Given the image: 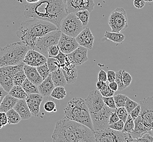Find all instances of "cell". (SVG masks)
Masks as SVG:
<instances>
[{"mask_svg": "<svg viewBox=\"0 0 153 142\" xmlns=\"http://www.w3.org/2000/svg\"><path fill=\"white\" fill-rule=\"evenodd\" d=\"M64 119L76 137L77 142H95L94 132L88 127L74 121Z\"/></svg>", "mask_w": 153, "mask_h": 142, "instance_id": "obj_10", "label": "cell"}, {"mask_svg": "<svg viewBox=\"0 0 153 142\" xmlns=\"http://www.w3.org/2000/svg\"><path fill=\"white\" fill-rule=\"evenodd\" d=\"M98 80L102 81H107V73L105 71L100 70L99 71V73L98 74Z\"/></svg>", "mask_w": 153, "mask_h": 142, "instance_id": "obj_54", "label": "cell"}, {"mask_svg": "<svg viewBox=\"0 0 153 142\" xmlns=\"http://www.w3.org/2000/svg\"><path fill=\"white\" fill-rule=\"evenodd\" d=\"M7 94H8V93H7L6 91L3 89V87L0 85V103L4 98V97L6 96Z\"/></svg>", "mask_w": 153, "mask_h": 142, "instance_id": "obj_58", "label": "cell"}, {"mask_svg": "<svg viewBox=\"0 0 153 142\" xmlns=\"http://www.w3.org/2000/svg\"><path fill=\"white\" fill-rule=\"evenodd\" d=\"M66 10L68 14L82 10L83 0H65Z\"/></svg>", "mask_w": 153, "mask_h": 142, "instance_id": "obj_25", "label": "cell"}, {"mask_svg": "<svg viewBox=\"0 0 153 142\" xmlns=\"http://www.w3.org/2000/svg\"><path fill=\"white\" fill-rule=\"evenodd\" d=\"M26 78V75L25 73L24 68L18 71L13 77L14 84L16 85H22L25 79Z\"/></svg>", "mask_w": 153, "mask_h": 142, "instance_id": "obj_33", "label": "cell"}, {"mask_svg": "<svg viewBox=\"0 0 153 142\" xmlns=\"http://www.w3.org/2000/svg\"><path fill=\"white\" fill-rule=\"evenodd\" d=\"M0 85L3 87V89L7 93H9V91L14 85L12 77H0Z\"/></svg>", "mask_w": 153, "mask_h": 142, "instance_id": "obj_29", "label": "cell"}, {"mask_svg": "<svg viewBox=\"0 0 153 142\" xmlns=\"http://www.w3.org/2000/svg\"><path fill=\"white\" fill-rule=\"evenodd\" d=\"M122 74L123 81V83L124 84L126 87L130 86L132 80V78L131 75L129 74L128 72H127L125 70H122Z\"/></svg>", "mask_w": 153, "mask_h": 142, "instance_id": "obj_41", "label": "cell"}, {"mask_svg": "<svg viewBox=\"0 0 153 142\" xmlns=\"http://www.w3.org/2000/svg\"><path fill=\"white\" fill-rule=\"evenodd\" d=\"M135 127L133 131L130 133L133 139L141 138L145 133H148V131L144 125L143 121L140 115H139L135 120Z\"/></svg>", "mask_w": 153, "mask_h": 142, "instance_id": "obj_22", "label": "cell"}, {"mask_svg": "<svg viewBox=\"0 0 153 142\" xmlns=\"http://www.w3.org/2000/svg\"><path fill=\"white\" fill-rule=\"evenodd\" d=\"M58 29L55 25L50 22L31 19V20L22 22L16 34L22 42L32 49H34L37 38Z\"/></svg>", "mask_w": 153, "mask_h": 142, "instance_id": "obj_2", "label": "cell"}, {"mask_svg": "<svg viewBox=\"0 0 153 142\" xmlns=\"http://www.w3.org/2000/svg\"><path fill=\"white\" fill-rule=\"evenodd\" d=\"M107 81L108 83L115 81L116 72L113 71H108L107 72Z\"/></svg>", "mask_w": 153, "mask_h": 142, "instance_id": "obj_55", "label": "cell"}, {"mask_svg": "<svg viewBox=\"0 0 153 142\" xmlns=\"http://www.w3.org/2000/svg\"><path fill=\"white\" fill-rule=\"evenodd\" d=\"M108 23L112 32H122L128 27V19L126 10L117 8L112 11L108 19Z\"/></svg>", "mask_w": 153, "mask_h": 142, "instance_id": "obj_9", "label": "cell"}, {"mask_svg": "<svg viewBox=\"0 0 153 142\" xmlns=\"http://www.w3.org/2000/svg\"><path fill=\"white\" fill-rule=\"evenodd\" d=\"M8 93L18 99H26L27 96V94L25 91L22 85H14Z\"/></svg>", "mask_w": 153, "mask_h": 142, "instance_id": "obj_27", "label": "cell"}, {"mask_svg": "<svg viewBox=\"0 0 153 142\" xmlns=\"http://www.w3.org/2000/svg\"><path fill=\"white\" fill-rule=\"evenodd\" d=\"M28 3H35L39 1L40 0H26Z\"/></svg>", "mask_w": 153, "mask_h": 142, "instance_id": "obj_59", "label": "cell"}, {"mask_svg": "<svg viewBox=\"0 0 153 142\" xmlns=\"http://www.w3.org/2000/svg\"><path fill=\"white\" fill-rule=\"evenodd\" d=\"M8 124L6 113L0 111V129Z\"/></svg>", "mask_w": 153, "mask_h": 142, "instance_id": "obj_49", "label": "cell"}, {"mask_svg": "<svg viewBox=\"0 0 153 142\" xmlns=\"http://www.w3.org/2000/svg\"><path fill=\"white\" fill-rule=\"evenodd\" d=\"M139 103L137 102H135L134 101L132 100L131 99H130L128 97H127L126 99V104L124 107L126 108L128 113L130 114V112L134 109V108L138 105Z\"/></svg>", "mask_w": 153, "mask_h": 142, "instance_id": "obj_40", "label": "cell"}, {"mask_svg": "<svg viewBox=\"0 0 153 142\" xmlns=\"http://www.w3.org/2000/svg\"><path fill=\"white\" fill-rule=\"evenodd\" d=\"M134 127H135L134 120L132 119L130 115L129 114L126 120L124 123V126L122 132L130 133L133 131V130L134 129Z\"/></svg>", "mask_w": 153, "mask_h": 142, "instance_id": "obj_35", "label": "cell"}, {"mask_svg": "<svg viewBox=\"0 0 153 142\" xmlns=\"http://www.w3.org/2000/svg\"><path fill=\"white\" fill-rule=\"evenodd\" d=\"M50 75L55 87H65L67 84L61 68L51 72Z\"/></svg>", "mask_w": 153, "mask_h": 142, "instance_id": "obj_24", "label": "cell"}, {"mask_svg": "<svg viewBox=\"0 0 153 142\" xmlns=\"http://www.w3.org/2000/svg\"><path fill=\"white\" fill-rule=\"evenodd\" d=\"M116 112L120 120H122L124 123H125L129 115L126 108L124 107L117 108L116 109Z\"/></svg>", "mask_w": 153, "mask_h": 142, "instance_id": "obj_39", "label": "cell"}, {"mask_svg": "<svg viewBox=\"0 0 153 142\" xmlns=\"http://www.w3.org/2000/svg\"><path fill=\"white\" fill-rule=\"evenodd\" d=\"M67 95V92L65 87H56L51 93L50 96L56 99H63Z\"/></svg>", "mask_w": 153, "mask_h": 142, "instance_id": "obj_31", "label": "cell"}, {"mask_svg": "<svg viewBox=\"0 0 153 142\" xmlns=\"http://www.w3.org/2000/svg\"><path fill=\"white\" fill-rule=\"evenodd\" d=\"M119 120H120V118L117 114L116 109H115V111H114L111 113L110 116L109 120H108V125L116 123Z\"/></svg>", "mask_w": 153, "mask_h": 142, "instance_id": "obj_50", "label": "cell"}, {"mask_svg": "<svg viewBox=\"0 0 153 142\" xmlns=\"http://www.w3.org/2000/svg\"><path fill=\"white\" fill-rule=\"evenodd\" d=\"M37 71L38 72L39 74L43 78V80L45 79L46 78L48 77L50 74V71L49 70V67L48 66L47 64L45 63L44 65H41L40 66L37 67Z\"/></svg>", "mask_w": 153, "mask_h": 142, "instance_id": "obj_37", "label": "cell"}, {"mask_svg": "<svg viewBox=\"0 0 153 142\" xmlns=\"http://www.w3.org/2000/svg\"><path fill=\"white\" fill-rule=\"evenodd\" d=\"M24 70L28 79L37 86L43 81V79L39 74L36 67L25 64Z\"/></svg>", "mask_w": 153, "mask_h": 142, "instance_id": "obj_21", "label": "cell"}, {"mask_svg": "<svg viewBox=\"0 0 153 142\" xmlns=\"http://www.w3.org/2000/svg\"><path fill=\"white\" fill-rule=\"evenodd\" d=\"M104 37L107 40L117 44H121L123 43L125 40V35L121 32H109L106 31L105 33Z\"/></svg>", "mask_w": 153, "mask_h": 142, "instance_id": "obj_26", "label": "cell"}, {"mask_svg": "<svg viewBox=\"0 0 153 142\" xmlns=\"http://www.w3.org/2000/svg\"><path fill=\"white\" fill-rule=\"evenodd\" d=\"M108 87L110 88L111 89L114 91V92L118 91V84H117L115 81L108 83Z\"/></svg>", "mask_w": 153, "mask_h": 142, "instance_id": "obj_57", "label": "cell"}, {"mask_svg": "<svg viewBox=\"0 0 153 142\" xmlns=\"http://www.w3.org/2000/svg\"><path fill=\"white\" fill-rule=\"evenodd\" d=\"M82 22L75 15L71 13L62 20L59 29L62 33L71 37L76 38L83 30Z\"/></svg>", "mask_w": 153, "mask_h": 142, "instance_id": "obj_7", "label": "cell"}, {"mask_svg": "<svg viewBox=\"0 0 153 142\" xmlns=\"http://www.w3.org/2000/svg\"><path fill=\"white\" fill-rule=\"evenodd\" d=\"M75 67L76 66L74 65L67 55L65 64L61 65V68L63 72L67 84H71L74 83L76 80L77 71Z\"/></svg>", "mask_w": 153, "mask_h": 142, "instance_id": "obj_17", "label": "cell"}, {"mask_svg": "<svg viewBox=\"0 0 153 142\" xmlns=\"http://www.w3.org/2000/svg\"><path fill=\"white\" fill-rule=\"evenodd\" d=\"M87 54L88 49L83 46H79L71 53L67 54V55L74 65L76 66L82 65L88 61Z\"/></svg>", "mask_w": 153, "mask_h": 142, "instance_id": "obj_15", "label": "cell"}, {"mask_svg": "<svg viewBox=\"0 0 153 142\" xmlns=\"http://www.w3.org/2000/svg\"><path fill=\"white\" fill-rule=\"evenodd\" d=\"M30 49H32L22 42L9 44L0 48V67L24 64L23 60Z\"/></svg>", "mask_w": 153, "mask_h": 142, "instance_id": "obj_5", "label": "cell"}, {"mask_svg": "<svg viewBox=\"0 0 153 142\" xmlns=\"http://www.w3.org/2000/svg\"><path fill=\"white\" fill-rule=\"evenodd\" d=\"M59 53V49L58 48L57 45L50 46L48 49V57H50V58L55 57Z\"/></svg>", "mask_w": 153, "mask_h": 142, "instance_id": "obj_46", "label": "cell"}, {"mask_svg": "<svg viewBox=\"0 0 153 142\" xmlns=\"http://www.w3.org/2000/svg\"><path fill=\"white\" fill-rule=\"evenodd\" d=\"M115 81L118 84V91H122L126 88L123 83L122 70H120L116 72Z\"/></svg>", "mask_w": 153, "mask_h": 142, "instance_id": "obj_38", "label": "cell"}, {"mask_svg": "<svg viewBox=\"0 0 153 142\" xmlns=\"http://www.w3.org/2000/svg\"><path fill=\"white\" fill-rule=\"evenodd\" d=\"M82 6L83 10H87L89 12H91L95 7L94 0H83Z\"/></svg>", "mask_w": 153, "mask_h": 142, "instance_id": "obj_43", "label": "cell"}, {"mask_svg": "<svg viewBox=\"0 0 153 142\" xmlns=\"http://www.w3.org/2000/svg\"><path fill=\"white\" fill-rule=\"evenodd\" d=\"M86 103L88 108L94 131L108 127V120L111 114L115 109L107 107L102 99L101 93L95 90L89 93Z\"/></svg>", "mask_w": 153, "mask_h": 142, "instance_id": "obj_3", "label": "cell"}, {"mask_svg": "<svg viewBox=\"0 0 153 142\" xmlns=\"http://www.w3.org/2000/svg\"><path fill=\"white\" fill-rule=\"evenodd\" d=\"M8 119V124L10 125H16L22 120V119L18 113L13 108L6 112Z\"/></svg>", "mask_w": 153, "mask_h": 142, "instance_id": "obj_30", "label": "cell"}, {"mask_svg": "<svg viewBox=\"0 0 153 142\" xmlns=\"http://www.w3.org/2000/svg\"><path fill=\"white\" fill-rule=\"evenodd\" d=\"M55 87L51 78V75L50 74L49 76L44 79L38 86L39 93L43 97H49Z\"/></svg>", "mask_w": 153, "mask_h": 142, "instance_id": "obj_20", "label": "cell"}, {"mask_svg": "<svg viewBox=\"0 0 153 142\" xmlns=\"http://www.w3.org/2000/svg\"><path fill=\"white\" fill-rule=\"evenodd\" d=\"M44 108L45 111L48 113L56 112L57 111L55 103L52 101H46L44 105Z\"/></svg>", "mask_w": 153, "mask_h": 142, "instance_id": "obj_44", "label": "cell"}, {"mask_svg": "<svg viewBox=\"0 0 153 142\" xmlns=\"http://www.w3.org/2000/svg\"><path fill=\"white\" fill-rule=\"evenodd\" d=\"M95 142H132L130 133L118 131L107 127L104 130L94 131Z\"/></svg>", "mask_w": 153, "mask_h": 142, "instance_id": "obj_6", "label": "cell"}, {"mask_svg": "<svg viewBox=\"0 0 153 142\" xmlns=\"http://www.w3.org/2000/svg\"><path fill=\"white\" fill-rule=\"evenodd\" d=\"M13 109L18 113L22 120H28L32 117L31 111L25 99H18Z\"/></svg>", "mask_w": 153, "mask_h": 142, "instance_id": "obj_19", "label": "cell"}, {"mask_svg": "<svg viewBox=\"0 0 153 142\" xmlns=\"http://www.w3.org/2000/svg\"><path fill=\"white\" fill-rule=\"evenodd\" d=\"M68 14L65 0H40L24 6L25 16L50 22L58 29L62 20Z\"/></svg>", "mask_w": 153, "mask_h": 142, "instance_id": "obj_1", "label": "cell"}, {"mask_svg": "<svg viewBox=\"0 0 153 142\" xmlns=\"http://www.w3.org/2000/svg\"><path fill=\"white\" fill-rule=\"evenodd\" d=\"M132 142H153V137L149 133L144 134L141 138L133 139Z\"/></svg>", "mask_w": 153, "mask_h": 142, "instance_id": "obj_47", "label": "cell"}, {"mask_svg": "<svg viewBox=\"0 0 153 142\" xmlns=\"http://www.w3.org/2000/svg\"><path fill=\"white\" fill-rule=\"evenodd\" d=\"M128 96L123 94H117L113 97L117 108L124 107L126 104V99Z\"/></svg>", "mask_w": 153, "mask_h": 142, "instance_id": "obj_36", "label": "cell"}, {"mask_svg": "<svg viewBox=\"0 0 153 142\" xmlns=\"http://www.w3.org/2000/svg\"><path fill=\"white\" fill-rule=\"evenodd\" d=\"M43 96L39 93H32L28 95L25 99L31 114L38 117L40 111V105L43 100Z\"/></svg>", "mask_w": 153, "mask_h": 142, "instance_id": "obj_16", "label": "cell"}, {"mask_svg": "<svg viewBox=\"0 0 153 142\" xmlns=\"http://www.w3.org/2000/svg\"><path fill=\"white\" fill-rule=\"evenodd\" d=\"M75 15L82 22L83 26H86L88 24L90 16V12L87 10H80L75 13Z\"/></svg>", "mask_w": 153, "mask_h": 142, "instance_id": "obj_32", "label": "cell"}, {"mask_svg": "<svg viewBox=\"0 0 153 142\" xmlns=\"http://www.w3.org/2000/svg\"><path fill=\"white\" fill-rule=\"evenodd\" d=\"M100 93H101L102 97H112L113 96L115 92L111 89L109 87H108L105 90L100 91Z\"/></svg>", "mask_w": 153, "mask_h": 142, "instance_id": "obj_53", "label": "cell"}, {"mask_svg": "<svg viewBox=\"0 0 153 142\" xmlns=\"http://www.w3.org/2000/svg\"><path fill=\"white\" fill-rule=\"evenodd\" d=\"M102 99L105 105L107 106V107L115 109H116V105L115 104V102L114 100L113 96L112 97H102Z\"/></svg>", "mask_w": 153, "mask_h": 142, "instance_id": "obj_42", "label": "cell"}, {"mask_svg": "<svg viewBox=\"0 0 153 142\" xmlns=\"http://www.w3.org/2000/svg\"><path fill=\"white\" fill-rule=\"evenodd\" d=\"M46 64L48 65L50 72H52L61 68L60 63L58 61L57 59L54 58H47Z\"/></svg>", "mask_w": 153, "mask_h": 142, "instance_id": "obj_34", "label": "cell"}, {"mask_svg": "<svg viewBox=\"0 0 153 142\" xmlns=\"http://www.w3.org/2000/svg\"><path fill=\"white\" fill-rule=\"evenodd\" d=\"M141 105V116L148 132L153 137V96L143 99L139 103Z\"/></svg>", "mask_w": 153, "mask_h": 142, "instance_id": "obj_12", "label": "cell"}, {"mask_svg": "<svg viewBox=\"0 0 153 142\" xmlns=\"http://www.w3.org/2000/svg\"><path fill=\"white\" fill-rule=\"evenodd\" d=\"M18 101V99H16L8 93L7 94L0 103V111L6 113L13 108Z\"/></svg>", "mask_w": 153, "mask_h": 142, "instance_id": "obj_23", "label": "cell"}, {"mask_svg": "<svg viewBox=\"0 0 153 142\" xmlns=\"http://www.w3.org/2000/svg\"><path fill=\"white\" fill-rule=\"evenodd\" d=\"M57 46L59 51L65 54H68L76 49L79 44L77 42L75 38L61 33Z\"/></svg>", "mask_w": 153, "mask_h": 142, "instance_id": "obj_13", "label": "cell"}, {"mask_svg": "<svg viewBox=\"0 0 153 142\" xmlns=\"http://www.w3.org/2000/svg\"><path fill=\"white\" fill-rule=\"evenodd\" d=\"M66 57H67V54L62 53L61 51H59V53H58V55L56 56L55 57H53V58L58 60V61L60 63L61 66V65H63L65 64Z\"/></svg>", "mask_w": 153, "mask_h": 142, "instance_id": "obj_52", "label": "cell"}, {"mask_svg": "<svg viewBox=\"0 0 153 142\" xmlns=\"http://www.w3.org/2000/svg\"><path fill=\"white\" fill-rule=\"evenodd\" d=\"M22 86L27 95L32 93H39L38 86L28 80L27 78L25 79Z\"/></svg>", "mask_w": 153, "mask_h": 142, "instance_id": "obj_28", "label": "cell"}, {"mask_svg": "<svg viewBox=\"0 0 153 142\" xmlns=\"http://www.w3.org/2000/svg\"><path fill=\"white\" fill-rule=\"evenodd\" d=\"M108 87V83H106V81L105 82V81L98 80V82L96 84L97 89L100 92L104 91Z\"/></svg>", "mask_w": 153, "mask_h": 142, "instance_id": "obj_51", "label": "cell"}, {"mask_svg": "<svg viewBox=\"0 0 153 142\" xmlns=\"http://www.w3.org/2000/svg\"><path fill=\"white\" fill-rule=\"evenodd\" d=\"M144 0H134V5L137 9H141L145 6Z\"/></svg>", "mask_w": 153, "mask_h": 142, "instance_id": "obj_56", "label": "cell"}, {"mask_svg": "<svg viewBox=\"0 0 153 142\" xmlns=\"http://www.w3.org/2000/svg\"><path fill=\"white\" fill-rule=\"evenodd\" d=\"M141 107L140 104H138L132 111L129 114L131 117L132 119L135 120V119L140 115L141 113Z\"/></svg>", "mask_w": 153, "mask_h": 142, "instance_id": "obj_48", "label": "cell"}, {"mask_svg": "<svg viewBox=\"0 0 153 142\" xmlns=\"http://www.w3.org/2000/svg\"><path fill=\"white\" fill-rule=\"evenodd\" d=\"M47 58L34 49H30L26 54L23 62L26 65L37 67L45 64Z\"/></svg>", "mask_w": 153, "mask_h": 142, "instance_id": "obj_14", "label": "cell"}, {"mask_svg": "<svg viewBox=\"0 0 153 142\" xmlns=\"http://www.w3.org/2000/svg\"><path fill=\"white\" fill-rule=\"evenodd\" d=\"M124 126V123L122 120H119L116 123L108 125V127L111 129L118 131H122Z\"/></svg>", "mask_w": 153, "mask_h": 142, "instance_id": "obj_45", "label": "cell"}, {"mask_svg": "<svg viewBox=\"0 0 153 142\" xmlns=\"http://www.w3.org/2000/svg\"><path fill=\"white\" fill-rule=\"evenodd\" d=\"M59 30L51 31L42 37L37 38L34 49L48 58V50L50 46L57 45L61 35Z\"/></svg>", "mask_w": 153, "mask_h": 142, "instance_id": "obj_8", "label": "cell"}, {"mask_svg": "<svg viewBox=\"0 0 153 142\" xmlns=\"http://www.w3.org/2000/svg\"><path fill=\"white\" fill-rule=\"evenodd\" d=\"M146 2H153V0H144Z\"/></svg>", "mask_w": 153, "mask_h": 142, "instance_id": "obj_60", "label": "cell"}, {"mask_svg": "<svg viewBox=\"0 0 153 142\" xmlns=\"http://www.w3.org/2000/svg\"><path fill=\"white\" fill-rule=\"evenodd\" d=\"M52 142H77L76 138L65 119L56 124L52 135Z\"/></svg>", "mask_w": 153, "mask_h": 142, "instance_id": "obj_11", "label": "cell"}, {"mask_svg": "<svg viewBox=\"0 0 153 142\" xmlns=\"http://www.w3.org/2000/svg\"><path fill=\"white\" fill-rule=\"evenodd\" d=\"M64 114V118L83 124L94 132L85 99L80 97L71 99L65 107Z\"/></svg>", "mask_w": 153, "mask_h": 142, "instance_id": "obj_4", "label": "cell"}, {"mask_svg": "<svg viewBox=\"0 0 153 142\" xmlns=\"http://www.w3.org/2000/svg\"><path fill=\"white\" fill-rule=\"evenodd\" d=\"M75 39L79 46H83L87 49L91 50L93 46L95 38L90 28H87L81 31Z\"/></svg>", "mask_w": 153, "mask_h": 142, "instance_id": "obj_18", "label": "cell"}]
</instances>
